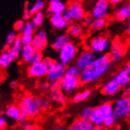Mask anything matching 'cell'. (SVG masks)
<instances>
[{"label": "cell", "mask_w": 130, "mask_h": 130, "mask_svg": "<svg viewBox=\"0 0 130 130\" xmlns=\"http://www.w3.org/2000/svg\"><path fill=\"white\" fill-rule=\"evenodd\" d=\"M47 45H48V37H47V32L43 28L38 29L35 32L32 46L36 51L42 52L47 48Z\"/></svg>", "instance_id": "cell-13"}, {"label": "cell", "mask_w": 130, "mask_h": 130, "mask_svg": "<svg viewBox=\"0 0 130 130\" xmlns=\"http://www.w3.org/2000/svg\"><path fill=\"white\" fill-rule=\"evenodd\" d=\"M92 113H93V108L92 107H91V106H85V107H84L80 111L79 119L90 121L91 116H92Z\"/></svg>", "instance_id": "cell-32"}, {"label": "cell", "mask_w": 130, "mask_h": 130, "mask_svg": "<svg viewBox=\"0 0 130 130\" xmlns=\"http://www.w3.org/2000/svg\"><path fill=\"white\" fill-rule=\"evenodd\" d=\"M106 25V18H99V19H94L91 28L95 31H99L105 28Z\"/></svg>", "instance_id": "cell-35"}, {"label": "cell", "mask_w": 130, "mask_h": 130, "mask_svg": "<svg viewBox=\"0 0 130 130\" xmlns=\"http://www.w3.org/2000/svg\"><path fill=\"white\" fill-rule=\"evenodd\" d=\"M105 127L103 125H98L95 126V130H105Z\"/></svg>", "instance_id": "cell-52"}, {"label": "cell", "mask_w": 130, "mask_h": 130, "mask_svg": "<svg viewBox=\"0 0 130 130\" xmlns=\"http://www.w3.org/2000/svg\"><path fill=\"white\" fill-rule=\"evenodd\" d=\"M81 85L79 77L66 74L64 77L59 81V88L66 95H71Z\"/></svg>", "instance_id": "cell-7"}, {"label": "cell", "mask_w": 130, "mask_h": 130, "mask_svg": "<svg viewBox=\"0 0 130 130\" xmlns=\"http://www.w3.org/2000/svg\"><path fill=\"white\" fill-rule=\"evenodd\" d=\"M113 16L117 21L121 22L130 19V6L128 4L125 3L118 6L113 13Z\"/></svg>", "instance_id": "cell-18"}, {"label": "cell", "mask_w": 130, "mask_h": 130, "mask_svg": "<svg viewBox=\"0 0 130 130\" xmlns=\"http://www.w3.org/2000/svg\"><path fill=\"white\" fill-rule=\"evenodd\" d=\"M29 7H30L29 3L25 2L24 5V10H23V16H22V19L24 21H28L30 18H32V15L29 12Z\"/></svg>", "instance_id": "cell-39"}, {"label": "cell", "mask_w": 130, "mask_h": 130, "mask_svg": "<svg viewBox=\"0 0 130 130\" xmlns=\"http://www.w3.org/2000/svg\"><path fill=\"white\" fill-rule=\"evenodd\" d=\"M128 44H129V46H130V38H129V40H128Z\"/></svg>", "instance_id": "cell-56"}, {"label": "cell", "mask_w": 130, "mask_h": 130, "mask_svg": "<svg viewBox=\"0 0 130 130\" xmlns=\"http://www.w3.org/2000/svg\"><path fill=\"white\" fill-rule=\"evenodd\" d=\"M127 32L130 35V20L128 21V23L127 25Z\"/></svg>", "instance_id": "cell-53"}, {"label": "cell", "mask_w": 130, "mask_h": 130, "mask_svg": "<svg viewBox=\"0 0 130 130\" xmlns=\"http://www.w3.org/2000/svg\"><path fill=\"white\" fill-rule=\"evenodd\" d=\"M45 18H46L45 12L40 11V12H38L32 15L31 21L36 28H40L43 25Z\"/></svg>", "instance_id": "cell-30"}, {"label": "cell", "mask_w": 130, "mask_h": 130, "mask_svg": "<svg viewBox=\"0 0 130 130\" xmlns=\"http://www.w3.org/2000/svg\"><path fill=\"white\" fill-rule=\"evenodd\" d=\"M110 9V3L108 0H97L91 9V16L94 19L106 18Z\"/></svg>", "instance_id": "cell-11"}, {"label": "cell", "mask_w": 130, "mask_h": 130, "mask_svg": "<svg viewBox=\"0 0 130 130\" xmlns=\"http://www.w3.org/2000/svg\"><path fill=\"white\" fill-rule=\"evenodd\" d=\"M107 130H121L119 127H117V126H113L110 128H108Z\"/></svg>", "instance_id": "cell-54"}, {"label": "cell", "mask_w": 130, "mask_h": 130, "mask_svg": "<svg viewBox=\"0 0 130 130\" xmlns=\"http://www.w3.org/2000/svg\"><path fill=\"white\" fill-rule=\"evenodd\" d=\"M53 130H68V128L64 125H57L54 128Z\"/></svg>", "instance_id": "cell-49"}, {"label": "cell", "mask_w": 130, "mask_h": 130, "mask_svg": "<svg viewBox=\"0 0 130 130\" xmlns=\"http://www.w3.org/2000/svg\"><path fill=\"white\" fill-rule=\"evenodd\" d=\"M118 117L115 115V114H113V115L110 116L109 118H107L106 119V121H104V123H103V126L105 127V128L106 129H108V128H110L113 126H115V124H116V122L118 121Z\"/></svg>", "instance_id": "cell-36"}, {"label": "cell", "mask_w": 130, "mask_h": 130, "mask_svg": "<svg viewBox=\"0 0 130 130\" xmlns=\"http://www.w3.org/2000/svg\"><path fill=\"white\" fill-rule=\"evenodd\" d=\"M18 36H19L18 35L16 31H14V30H13V31H10L6 36L5 42H4V47H5V48L9 49L11 47V46L15 43V41L17 40Z\"/></svg>", "instance_id": "cell-31"}, {"label": "cell", "mask_w": 130, "mask_h": 130, "mask_svg": "<svg viewBox=\"0 0 130 130\" xmlns=\"http://www.w3.org/2000/svg\"><path fill=\"white\" fill-rule=\"evenodd\" d=\"M13 58H11L8 50L3 51L0 55V66L3 69H6L13 62Z\"/></svg>", "instance_id": "cell-29"}, {"label": "cell", "mask_w": 130, "mask_h": 130, "mask_svg": "<svg viewBox=\"0 0 130 130\" xmlns=\"http://www.w3.org/2000/svg\"><path fill=\"white\" fill-rule=\"evenodd\" d=\"M40 107L43 110H47L50 107L51 105V101L49 99L47 98H43L40 99Z\"/></svg>", "instance_id": "cell-42"}, {"label": "cell", "mask_w": 130, "mask_h": 130, "mask_svg": "<svg viewBox=\"0 0 130 130\" xmlns=\"http://www.w3.org/2000/svg\"><path fill=\"white\" fill-rule=\"evenodd\" d=\"M129 127H130V118H129Z\"/></svg>", "instance_id": "cell-57"}, {"label": "cell", "mask_w": 130, "mask_h": 130, "mask_svg": "<svg viewBox=\"0 0 130 130\" xmlns=\"http://www.w3.org/2000/svg\"><path fill=\"white\" fill-rule=\"evenodd\" d=\"M78 55V47L73 42H70L58 51V61L66 66L70 65Z\"/></svg>", "instance_id": "cell-5"}, {"label": "cell", "mask_w": 130, "mask_h": 130, "mask_svg": "<svg viewBox=\"0 0 130 130\" xmlns=\"http://www.w3.org/2000/svg\"><path fill=\"white\" fill-rule=\"evenodd\" d=\"M43 62L45 63V65L47 66V68L50 70V69L55 65V63L56 62V61H55V59H53V58H50V57H46V58H44V59H43Z\"/></svg>", "instance_id": "cell-43"}, {"label": "cell", "mask_w": 130, "mask_h": 130, "mask_svg": "<svg viewBox=\"0 0 130 130\" xmlns=\"http://www.w3.org/2000/svg\"><path fill=\"white\" fill-rule=\"evenodd\" d=\"M7 125V118L5 116L0 117V128L1 129H3Z\"/></svg>", "instance_id": "cell-46"}, {"label": "cell", "mask_w": 130, "mask_h": 130, "mask_svg": "<svg viewBox=\"0 0 130 130\" xmlns=\"http://www.w3.org/2000/svg\"><path fill=\"white\" fill-rule=\"evenodd\" d=\"M44 7H45V1L44 0H36L32 5L30 6L29 12L32 15H33L38 12L43 11Z\"/></svg>", "instance_id": "cell-33"}, {"label": "cell", "mask_w": 130, "mask_h": 130, "mask_svg": "<svg viewBox=\"0 0 130 130\" xmlns=\"http://www.w3.org/2000/svg\"><path fill=\"white\" fill-rule=\"evenodd\" d=\"M124 69H125V70H126V71L130 74V61H129V62L125 65V68H124Z\"/></svg>", "instance_id": "cell-51"}, {"label": "cell", "mask_w": 130, "mask_h": 130, "mask_svg": "<svg viewBox=\"0 0 130 130\" xmlns=\"http://www.w3.org/2000/svg\"><path fill=\"white\" fill-rule=\"evenodd\" d=\"M128 6H130V0H128Z\"/></svg>", "instance_id": "cell-55"}, {"label": "cell", "mask_w": 130, "mask_h": 130, "mask_svg": "<svg viewBox=\"0 0 130 130\" xmlns=\"http://www.w3.org/2000/svg\"><path fill=\"white\" fill-rule=\"evenodd\" d=\"M112 61L108 54H102L95 57L94 62L90 67L99 79L107 73L112 67Z\"/></svg>", "instance_id": "cell-3"}, {"label": "cell", "mask_w": 130, "mask_h": 130, "mask_svg": "<svg viewBox=\"0 0 130 130\" xmlns=\"http://www.w3.org/2000/svg\"><path fill=\"white\" fill-rule=\"evenodd\" d=\"M3 113H4V116L7 119H10L13 121H18V122L23 115L19 106L15 105V104H11V105L7 106L4 110Z\"/></svg>", "instance_id": "cell-15"}, {"label": "cell", "mask_w": 130, "mask_h": 130, "mask_svg": "<svg viewBox=\"0 0 130 130\" xmlns=\"http://www.w3.org/2000/svg\"><path fill=\"white\" fill-rule=\"evenodd\" d=\"M21 128L22 130H36V127L33 124L29 123V122H25V123L21 124Z\"/></svg>", "instance_id": "cell-44"}, {"label": "cell", "mask_w": 130, "mask_h": 130, "mask_svg": "<svg viewBox=\"0 0 130 130\" xmlns=\"http://www.w3.org/2000/svg\"><path fill=\"white\" fill-rule=\"evenodd\" d=\"M41 88L44 91H51V83L50 82H43L41 84Z\"/></svg>", "instance_id": "cell-47"}, {"label": "cell", "mask_w": 130, "mask_h": 130, "mask_svg": "<svg viewBox=\"0 0 130 130\" xmlns=\"http://www.w3.org/2000/svg\"><path fill=\"white\" fill-rule=\"evenodd\" d=\"M18 106L22 112V114L27 118L36 116L41 110L40 99H37L36 98L29 95L21 97L19 100Z\"/></svg>", "instance_id": "cell-1"}, {"label": "cell", "mask_w": 130, "mask_h": 130, "mask_svg": "<svg viewBox=\"0 0 130 130\" xmlns=\"http://www.w3.org/2000/svg\"><path fill=\"white\" fill-rule=\"evenodd\" d=\"M10 88H17V86H18V83L16 82V81H11L10 83Z\"/></svg>", "instance_id": "cell-50"}, {"label": "cell", "mask_w": 130, "mask_h": 130, "mask_svg": "<svg viewBox=\"0 0 130 130\" xmlns=\"http://www.w3.org/2000/svg\"><path fill=\"white\" fill-rule=\"evenodd\" d=\"M83 33V27L77 22L70 23L67 28V34L71 38H80Z\"/></svg>", "instance_id": "cell-26"}, {"label": "cell", "mask_w": 130, "mask_h": 130, "mask_svg": "<svg viewBox=\"0 0 130 130\" xmlns=\"http://www.w3.org/2000/svg\"><path fill=\"white\" fill-rule=\"evenodd\" d=\"M95 58V54L89 49H85L80 51L75 60V64L77 66L81 71L89 69L92 65Z\"/></svg>", "instance_id": "cell-8"}, {"label": "cell", "mask_w": 130, "mask_h": 130, "mask_svg": "<svg viewBox=\"0 0 130 130\" xmlns=\"http://www.w3.org/2000/svg\"><path fill=\"white\" fill-rule=\"evenodd\" d=\"M35 29H36V27L33 25L32 21H27V22H25V28H24V29H23V31L21 32V34L34 35L35 34Z\"/></svg>", "instance_id": "cell-37"}, {"label": "cell", "mask_w": 130, "mask_h": 130, "mask_svg": "<svg viewBox=\"0 0 130 130\" xmlns=\"http://www.w3.org/2000/svg\"><path fill=\"white\" fill-rule=\"evenodd\" d=\"M68 130H95V126L91 121L76 119L68 128Z\"/></svg>", "instance_id": "cell-25"}, {"label": "cell", "mask_w": 130, "mask_h": 130, "mask_svg": "<svg viewBox=\"0 0 130 130\" xmlns=\"http://www.w3.org/2000/svg\"><path fill=\"white\" fill-rule=\"evenodd\" d=\"M80 73H81V70L76 64L70 65L67 67V70H66L67 75L73 76H75V77H79Z\"/></svg>", "instance_id": "cell-34"}, {"label": "cell", "mask_w": 130, "mask_h": 130, "mask_svg": "<svg viewBox=\"0 0 130 130\" xmlns=\"http://www.w3.org/2000/svg\"><path fill=\"white\" fill-rule=\"evenodd\" d=\"M93 21H94V18L91 16V15H87V16L82 20V25L83 27L85 28H91L93 24Z\"/></svg>", "instance_id": "cell-40"}, {"label": "cell", "mask_w": 130, "mask_h": 130, "mask_svg": "<svg viewBox=\"0 0 130 130\" xmlns=\"http://www.w3.org/2000/svg\"><path fill=\"white\" fill-rule=\"evenodd\" d=\"M62 15L63 18L69 23V24H70V23H71V22L73 21V19H72L71 15H70V12H69V10H68L67 9L63 12V13H62Z\"/></svg>", "instance_id": "cell-45"}, {"label": "cell", "mask_w": 130, "mask_h": 130, "mask_svg": "<svg viewBox=\"0 0 130 130\" xmlns=\"http://www.w3.org/2000/svg\"><path fill=\"white\" fill-rule=\"evenodd\" d=\"M68 6L64 0H48L47 11L52 14H62Z\"/></svg>", "instance_id": "cell-16"}, {"label": "cell", "mask_w": 130, "mask_h": 130, "mask_svg": "<svg viewBox=\"0 0 130 130\" xmlns=\"http://www.w3.org/2000/svg\"><path fill=\"white\" fill-rule=\"evenodd\" d=\"M22 48H23V44H22V42L21 40V37L19 36L18 38L17 39V40L15 41V43L7 50H8L13 60H15V59H18L19 57H21Z\"/></svg>", "instance_id": "cell-27"}, {"label": "cell", "mask_w": 130, "mask_h": 130, "mask_svg": "<svg viewBox=\"0 0 130 130\" xmlns=\"http://www.w3.org/2000/svg\"><path fill=\"white\" fill-rule=\"evenodd\" d=\"M25 22L24 21V20H18L14 23L13 30L16 32H21L25 28Z\"/></svg>", "instance_id": "cell-41"}, {"label": "cell", "mask_w": 130, "mask_h": 130, "mask_svg": "<svg viewBox=\"0 0 130 130\" xmlns=\"http://www.w3.org/2000/svg\"><path fill=\"white\" fill-rule=\"evenodd\" d=\"M49 98L51 101L59 105H65L66 103V95L59 88L51 89L49 91Z\"/></svg>", "instance_id": "cell-23"}, {"label": "cell", "mask_w": 130, "mask_h": 130, "mask_svg": "<svg viewBox=\"0 0 130 130\" xmlns=\"http://www.w3.org/2000/svg\"><path fill=\"white\" fill-rule=\"evenodd\" d=\"M113 113L118 118L124 119L130 118V97L121 96L113 103Z\"/></svg>", "instance_id": "cell-6"}, {"label": "cell", "mask_w": 130, "mask_h": 130, "mask_svg": "<svg viewBox=\"0 0 130 130\" xmlns=\"http://www.w3.org/2000/svg\"><path fill=\"white\" fill-rule=\"evenodd\" d=\"M34 35H31V34H21L20 37H21V40L22 42L23 46L31 45L32 41H33V39H34Z\"/></svg>", "instance_id": "cell-38"}, {"label": "cell", "mask_w": 130, "mask_h": 130, "mask_svg": "<svg viewBox=\"0 0 130 130\" xmlns=\"http://www.w3.org/2000/svg\"><path fill=\"white\" fill-rule=\"evenodd\" d=\"M67 10L70 12L73 21L74 22L82 21V20L87 16L83 5L79 0H73L69 3Z\"/></svg>", "instance_id": "cell-12"}, {"label": "cell", "mask_w": 130, "mask_h": 130, "mask_svg": "<svg viewBox=\"0 0 130 130\" xmlns=\"http://www.w3.org/2000/svg\"><path fill=\"white\" fill-rule=\"evenodd\" d=\"M113 113V103L110 102H105L93 108L92 116L90 121L94 126L103 125L106 119Z\"/></svg>", "instance_id": "cell-2"}, {"label": "cell", "mask_w": 130, "mask_h": 130, "mask_svg": "<svg viewBox=\"0 0 130 130\" xmlns=\"http://www.w3.org/2000/svg\"><path fill=\"white\" fill-rule=\"evenodd\" d=\"M111 42L105 36H95L88 41V49L94 54H105V52L110 50Z\"/></svg>", "instance_id": "cell-4"}, {"label": "cell", "mask_w": 130, "mask_h": 130, "mask_svg": "<svg viewBox=\"0 0 130 130\" xmlns=\"http://www.w3.org/2000/svg\"><path fill=\"white\" fill-rule=\"evenodd\" d=\"M121 87L113 78L106 82L102 87V92L106 96H113L119 92Z\"/></svg>", "instance_id": "cell-19"}, {"label": "cell", "mask_w": 130, "mask_h": 130, "mask_svg": "<svg viewBox=\"0 0 130 130\" xmlns=\"http://www.w3.org/2000/svg\"><path fill=\"white\" fill-rule=\"evenodd\" d=\"M113 79L118 84L121 88H126L130 85V74L125 69L118 71L113 76Z\"/></svg>", "instance_id": "cell-22"}, {"label": "cell", "mask_w": 130, "mask_h": 130, "mask_svg": "<svg viewBox=\"0 0 130 130\" xmlns=\"http://www.w3.org/2000/svg\"><path fill=\"white\" fill-rule=\"evenodd\" d=\"M35 53H36V50L32 46V44L23 46L21 54V58L22 60V62L28 65L32 64Z\"/></svg>", "instance_id": "cell-21"}, {"label": "cell", "mask_w": 130, "mask_h": 130, "mask_svg": "<svg viewBox=\"0 0 130 130\" xmlns=\"http://www.w3.org/2000/svg\"><path fill=\"white\" fill-rule=\"evenodd\" d=\"M66 70L67 66L56 61L55 65L49 70L46 77L49 82H59L66 74Z\"/></svg>", "instance_id": "cell-9"}, {"label": "cell", "mask_w": 130, "mask_h": 130, "mask_svg": "<svg viewBox=\"0 0 130 130\" xmlns=\"http://www.w3.org/2000/svg\"><path fill=\"white\" fill-rule=\"evenodd\" d=\"M71 42V37L67 33H62L58 35L54 40L51 43V48L56 51H59L61 49H62L66 44Z\"/></svg>", "instance_id": "cell-17"}, {"label": "cell", "mask_w": 130, "mask_h": 130, "mask_svg": "<svg viewBox=\"0 0 130 130\" xmlns=\"http://www.w3.org/2000/svg\"><path fill=\"white\" fill-rule=\"evenodd\" d=\"M79 79L82 85H90V84H92L99 80L97 76L91 70V68L81 71Z\"/></svg>", "instance_id": "cell-24"}, {"label": "cell", "mask_w": 130, "mask_h": 130, "mask_svg": "<svg viewBox=\"0 0 130 130\" xmlns=\"http://www.w3.org/2000/svg\"><path fill=\"white\" fill-rule=\"evenodd\" d=\"M91 91L89 89H84L76 91L73 94L72 97V101L74 103H80L86 101L88 99H89L91 95Z\"/></svg>", "instance_id": "cell-28"}, {"label": "cell", "mask_w": 130, "mask_h": 130, "mask_svg": "<svg viewBox=\"0 0 130 130\" xmlns=\"http://www.w3.org/2000/svg\"><path fill=\"white\" fill-rule=\"evenodd\" d=\"M49 69L43 62L28 65L27 68V74L32 78H42L47 76Z\"/></svg>", "instance_id": "cell-14"}, {"label": "cell", "mask_w": 130, "mask_h": 130, "mask_svg": "<svg viewBox=\"0 0 130 130\" xmlns=\"http://www.w3.org/2000/svg\"><path fill=\"white\" fill-rule=\"evenodd\" d=\"M126 52V47L123 43L118 40H114L111 42L109 50V56L112 62H118L124 58Z\"/></svg>", "instance_id": "cell-10"}, {"label": "cell", "mask_w": 130, "mask_h": 130, "mask_svg": "<svg viewBox=\"0 0 130 130\" xmlns=\"http://www.w3.org/2000/svg\"><path fill=\"white\" fill-rule=\"evenodd\" d=\"M49 19L51 26L56 30H64L69 26V23L63 18L62 14H52Z\"/></svg>", "instance_id": "cell-20"}, {"label": "cell", "mask_w": 130, "mask_h": 130, "mask_svg": "<svg viewBox=\"0 0 130 130\" xmlns=\"http://www.w3.org/2000/svg\"><path fill=\"white\" fill-rule=\"evenodd\" d=\"M110 2V5H113V6H117V5H119L121 3H122L124 2V0H108Z\"/></svg>", "instance_id": "cell-48"}]
</instances>
